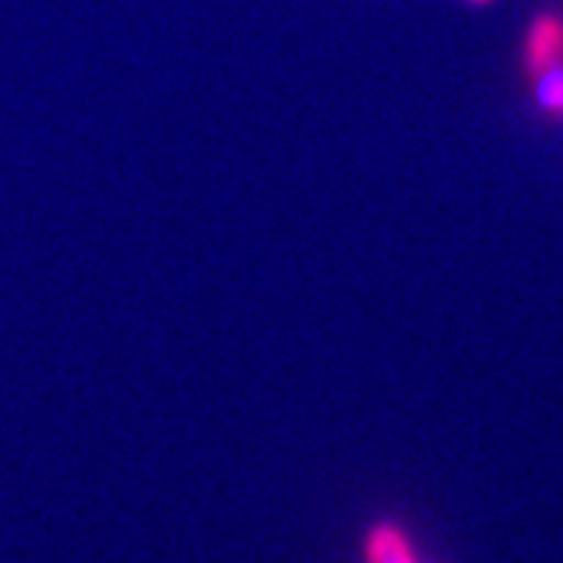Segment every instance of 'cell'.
<instances>
[{"instance_id":"cell-1","label":"cell","mask_w":563,"mask_h":563,"mask_svg":"<svg viewBox=\"0 0 563 563\" xmlns=\"http://www.w3.org/2000/svg\"><path fill=\"white\" fill-rule=\"evenodd\" d=\"M365 561L368 563H417L408 547L406 534L394 527H377L365 541Z\"/></svg>"},{"instance_id":"cell-2","label":"cell","mask_w":563,"mask_h":563,"mask_svg":"<svg viewBox=\"0 0 563 563\" xmlns=\"http://www.w3.org/2000/svg\"><path fill=\"white\" fill-rule=\"evenodd\" d=\"M563 46V30L555 21H541L532 30V37H529V55H532L534 64H549L555 60L558 53Z\"/></svg>"},{"instance_id":"cell-3","label":"cell","mask_w":563,"mask_h":563,"mask_svg":"<svg viewBox=\"0 0 563 563\" xmlns=\"http://www.w3.org/2000/svg\"><path fill=\"white\" fill-rule=\"evenodd\" d=\"M538 101L547 110H563V69H549L538 81Z\"/></svg>"}]
</instances>
